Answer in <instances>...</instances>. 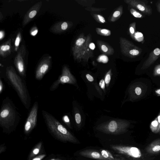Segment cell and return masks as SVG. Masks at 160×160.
<instances>
[{
    "mask_svg": "<svg viewBox=\"0 0 160 160\" xmlns=\"http://www.w3.org/2000/svg\"><path fill=\"white\" fill-rule=\"evenodd\" d=\"M154 73L156 75H160V65H158L155 67Z\"/></svg>",
    "mask_w": 160,
    "mask_h": 160,
    "instance_id": "cell-28",
    "label": "cell"
},
{
    "mask_svg": "<svg viewBox=\"0 0 160 160\" xmlns=\"http://www.w3.org/2000/svg\"><path fill=\"white\" fill-rule=\"evenodd\" d=\"M136 22H134L131 24L130 28V32L131 36L133 39H135V35L136 33Z\"/></svg>",
    "mask_w": 160,
    "mask_h": 160,
    "instance_id": "cell-23",
    "label": "cell"
},
{
    "mask_svg": "<svg viewBox=\"0 0 160 160\" xmlns=\"http://www.w3.org/2000/svg\"><path fill=\"white\" fill-rule=\"evenodd\" d=\"M156 5L157 11L160 15V1H158L156 2Z\"/></svg>",
    "mask_w": 160,
    "mask_h": 160,
    "instance_id": "cell-37",
    "label": "cell"
},
{
    "mask_svg": "<svg viewBox=\"0 0 160 160\" xmlns=\"http://www.w3.org/2000/svg\"><path fill=\"white\" fill-rule=\"evenodd\" d=\"M121 14V12L120 11H115L114 13L113 14V16L115 17H117L120 16Z\"/></svg>",
    "mask_w": 160,
    "mask_h": 160,
    "instance_id": "cell-39",
    "label": "cell"
},
{
    "mask_svg": "<svg viewBox=\"0 0 160 160\" xmlns=\"http://www.w3.org/2000/svg\"><path fill=\"white\" fill-rule=\"evenodd\" d=\"M151 128L153 132H159V123L157 121H154L152 122Z\"/></svg>",
    "mask_w": 160,
    "mask_h": 160,
    "instance_id": "cell-21",
    "label": "cell"
},
{
    "mask_svg": "<svg viewBox=\"0 0 160 160\" xmlns=\"http://www.w3.org/2000/svg\"><path fill=\"white\" fill-rule=\"evenodd\" d=\"M42 143L41 142H39L37 144V145L31 152L29 157V160H32L39 153L42 147Z\"/></svg>",
    "mask_w": 160,
    "mask_h": 160,
    "instance_id": "cell-17",
    "label": "cell"
},
{
    "mask_svg": "<svg viewBox=\"0 0 160 160\" xmlns=\"http://www.w3.org/2000/svg\"><path fill=\"white\" fill-rule=\"evenodd\" d=\"M11 39H10L2 44L0 47V55L3 58H6L11 52Z\"/></svg>",
    "mask_w": 160,
    "mask_h": 160,
    "instance_id": "cell-14",
    "label": "cell"
},
{
    "mask_svg": "<svg viewBox=\"0 0 160 160\" xmlns=\"http://www.w3.org/2000/svg\"><path fill=\"white\" fill-rule=\"evenodd\" d=\"M98 17L100 20V21L103 23H104L105 22V19L101 15H98Z\"/></svg>",
    "mask_w": 160,
    "mask_h": 160,
    "instance_id": "cell-36",
    "label": "cell"
},
{
    "mask_svg": "<svg viewBox=\"0 0 160 160\" xmlns=\"http://www.w3.org/2000/svg\"><path fill=\"white\" fill-rule=\"evenodd\" d=\"M20 119V115L13 101L6 97L3 101L0 110V126L4 131H11Z\"/></svg>",
    "mask_w": 160,
    "mask_h": 160,
    "instance_id": "cell-2",
    "label": "cell"
},
{
    "mask_svg": "<svg viewBox=\"0 0 160 160\" xmlns=\"http://www.w3.org/2000/svg\"><path fill=\"white\" fill-rule=\"evenodd\" d=\"M158 123H159V126L160 124V115L158 116Z\"/></svg>",
    "mask_w": 160,
    "mask_h": 160,
    "instance_id": "cell-44",
    "label": "cell"
},
{
    "mask_svg": "<svg viewBox=\"0 0 160 160\" xmlns=\"http://www.w3.org/2000/svg\"><path fill=\"white\" fill-rule=\"evenodd\" d=\"M52 65V57L50 56L45 57L40 61L35 71V77L38 80H42L50 70Z\"/></svg>",
    "mask_w": 160,
    "mask_h": 160,
    "instance_id": "cell-9",
    "label": "cell"
},
{
    "mask_svg": "<svg viewBox=\"0 0 160 160\" xmlns=\"http://www.w3.org/2000/svg\"><path fill=\"white\" fill-rule=\"evenodd\" d=\"M42 115L49 131L60 140L74 143H78L79 141L56 118L48 112L43 110Z\"/></svg>",
    "mask_w": 160,
    "mask_h": 160,
    "instance_id": "cell-3",
    "label": "cell"
},
{
    "mask_svg": "<svg viewBox=\"0 0 160 160\" xmlns=\"http://www.w3.org/2000/svg\"><path fill=\"white\" fill-rule=\"evenodd\" d=\"M156 93L160 95V89L157 90L156 91Z\"/></svg>",
    "mask_w": 160,
    "mask_h": 160,
    "instance_id": "cell-43",
    "label": "cell"
},
{
    "mask_svg": "<svg viewBox=\"0 0 160 160\" xmlns=\"http://www.w3.org/2000/svg\"><path fill=\"white\" fill-rule=\"evenodd\" d=\"M111 148L116 153L133 159L141 158V151L137 147L120 145H113Z\"/></svg>",
    "mask_w": 160,
    "mask_h": 160,
    "instance_id": "cell-5",
    "label": "cell"
},
{
    "mask_svg": "<svg viewBox=\"0 0 160 160\" xmlns=\"http://www.w3.org/2000/svg\"><path fill=\"white\" fill-rule=\"evenodd\" d=\"M111 77V70L107 72L105 76V85L107 87L109 85L110 82Z\"/></svg>",
    "mask_w": 160,
    "mask_h": 160,
    "instance_id": "cell-22",
    "label": "cell"
},
{
    "mask_svg": "<svg viewBox=\"0 0 160 160\" xmlns=\"http://www.w3.org/2000/svg\"><path fill=\"white\" fill-rule=\"evenodd\" d=\"M80 156L84 157L100 160H108L103 157L100 152L93 149H86L80 152Z\"/></svg>",
    "mask_w": 160,
    "mask_h": 160,
    "instance_id": "cell-13",
    "label": "cell"
},
{
    "mask_svg": "<svg viewBox=\"0 0 160 160\" xmlns=\"http://www.w3.org/2000/svg\"><path fill=\"white\" fill-rule=\"evenodd\" d=\"M127 121L121 120H113L101 124L97 129L103 133L119 135L125 133L129 126Z\"/></svg>",
    "mask_w": 160,
    "mask_h": 160,
    "instance_id": "cell-4",
    "label": "cell"
},
{
    "mask_svg": "<svg viewBox=\"0 0 160 160\" xmlns=\"http://www.w3.org/2000/svg\"><path fill=\"white\" fill-rule=\"evenodd\" d=\"M26 50L24 45L20 46L15 56L14 64L19 75L24 79L26 78V69L25 62Z\"/></svg>",
    "mask_w": 160,
    "mask_h": 160,
    "instance_id": "cell-7",
    "label": "cell"
},
{
    "mask_svg": "<svg viewBox=\"0 0 160 160\" xmlns=\"http://www.w3.org/2000/svg\"><path fill=\"white\" fill-rule=\"evenodd\" d=\"M75 119L77 125L80 124L81 121V118L80 115L79 113H76L75 115Z\"/></svg>",
    "mask_w": 160,
    "mask_h": 160,
    "instance_id": "cell-27",
    "label": "cell"
},
{
    "mask_svg": "<svg viewBox=\"0 0 160 160\" xmlns=\"http://www.w3.org/2000/svg\"><path fill=\"white\" fill-rule=\"evenodd\" d=\"M42 1L39 2L31 7L24 15L22 22V26L24 27L30 22L38 13L42 6Z\"/></svg>",
    "mask_w": 160,
    "mask_h": 160,
    "instance_id": "cell-11",
    "label": "cell"
},
{
    "mask_svg": "<svg viewBox=\"0 0 160 160\" xmlns=\"http://www.w3.org/2000/svg\"><path fill=\"white\" fill-rule=\"evenodd\" d=\"M68 24L66 22L57 23L52 26L50 31L52 32L55 34H59L67 29Z\"/></svg>",
    "mask_w": 160,
    "mask_h": 160,
    "instance_id": "cell-15",
    "label": "cell"
},
{
    "mask_svg": "<svg viewBox=\"0 0 160 160\" xmlns=\"http://www.w3.org/2000/svg\"><path fill=\"white\" fill-rule=\"evenodd\" d=\"M2 78L13 88L26 109L29 110L31 105V98L24 79L17 74L12 66L7 67Z\"/></svg>",
    "mask_w": 160,
    "mask_h": 160,
    "instance_id": "cell-1",
    "label": "cell"
},
{
    "mask_svg": "<svg viewBox=\"0 0 160 160\" xmlns=\"http://www.w3.org/2000/svg\"><path fill=\"white\" fill-rule=\"evenodd\" d=\"M50 160H62V159H51Z\"/></svg>",
    "mask_w": 160,
    "mask_h": 160,
    "instance_id": "cell-45",
    "label": "cell"
},
{
    "mask_svg": "<svg viewBox=\"0 0 160 160\" xmlns=\"http://www.w3.org/2000/svg\"><path fill=\"white\" fill-rule=\"evenodd\" d=\"M76 80L74 76L72 75L68 68L66 66L63 67L62 73L58 79L55 81L50 88V90L53 91L57 89L60 84H68L75 85Z\"/></svg>",
    "mask_w": 160,
    "mask_h": 160,
    "instance_id": "cell-6",
    "label": "cell"
},
{
    "mask_svg": "<svg viewBox=\"0 0 160 160\" xmlns=\"http://www.w3.org/2000/svg\"><path fill=\"white\" fill-rule=\"evenodd\" d=\"M46 156V154H41L40 155L34 157L32 160H42Z\"/></svg>",
    "mask_w": 160,
    "mask_h": 160,
    "instance_id": "cell-31",
    "label": "cell"
},
{
    "mask_svg": "<svg viewBox=\"0 0 160 160\" xmlns=\"http://www.w3.org/2000/svg\"><path fill=\"white\" fill-rule=\"evenodd\" d=\"M99 85L102 89L104 90H105V84L104 79H102L100 80Z\"/></svg>",
    "mask_w": 160,
    "mask_h": 160,
    "instance_id": "cell-30",
    "label": "cell"
},
{
    "mask_svg": "<svg viewBox=\"0 0 160 160\" xmlns=\"http://www.w3.org/2000/svg\"><path fill=\"white\" fill-rule=\"evenodd\" d=\"M146 1L141 0H132L127 2L142 13L145 15L150 16L152 14L153 10L151 7L148 4Z\"/></svg>",
    "mask_w": 160,
    "mask_h": 160,
    "instance_id": "cell-10",
    "label": "cell"
},
{
    "mask_svg": "<svg viewBox=\"0 0 160 160\" xmlns=\"http://www.w3.org/2000/svg\"><path fill=\"white\" fill-rule=\"evenodd\" d=\"M116 160H117V159H116Z\"/></svg>",
    "mask_w": 160,
    "mask_h": 160,
    "instance_id": "cell-46",
    "label": "cell"
},
{
    "mask_svg": "<svg viewBox=\"0 0 160 160\" xmlns=\"http://www.w3.org/2000/svg\"><path fill=\"white\" fill-rule=\"evenodd\" d=\"M135 39L139 42H141L144 39L143 35L140 32H136L135 35Z\"/></svg>",
    "mask_w": 160,
    "mask_h": 160,
    "instance_id": "cell-24",
    "label": "cell"
},
{
    "mask_svg": "<svg viewBox=\"0 0 160 160\" xmlns=\"http://www.w3.org/2000/svg\"><path fill=\"white\" fill-rule=\"evenodd\" d=\"M147 152L149 154H157L160 152V139L153 141L146 149Z\"/></svg>",
    "mask_w": 160,
    "mask_h": 160,
    "instance_id": "cell-16",
    "label": "cell"
},
{
    "mask_svg": "<svg viewBox=\"0 0 160 160\" xmlns=\"http://www.w3.org/2000/svg\"><path fill=\"white\" fill-rule=\"evenodd\" d=\"M62 120L69 127L71 128L70 121L69 118L67 115H65L62 118Z\"/></svg>",
    "mask_w": 160,
    "mask_h": 160,
    "instance_id": "cell-25",
    "label": "cell"
},
{
    "mask_svg": "<svg viewBox=\"0 0 160 160\" xmlns=\"http://www.w3.org/2000/svg\"><path fill=\"white\" fill-rule=\"evenodd\" d=\"M5 33L4 30H1L0 31V40H1L4 37Z\"/></svg>",
    "mask_w": 160,
    "mask_h": 160,
    "instance_id": "cell-35",
    "label": "cell"
},
{
    "mask_svg": "<svg viewBox=\"0 0 160 160\" xmlns=\"http://www.w3.org/2000/svg\"><path fill=\"white\" fill-rule=\"evenodd\" d=\"M109 31L106 29H103L101 30V32L105 34H106L109 33Z\"/></svg>",
    "mask_w": 160,
    "mask_h": 160,
    "instance_id": "cell-42",
    "label": "cell"
},
{
    "mask_svg": "<svg viewBox=\"0 0 160 160\" xmlns=\"http://www.w3.org/2000/svg\"><path fill=\"white\" fill-rule=\"evenodd\" d=\"M100 151L103 157L108 160H116L111 153L105 149H101Z\"/></svg>",
    "mask_w": 160,
    "mask_h": 160,
    "instance_id": "cell-18",
    "label": "cell"
},
{
    "mask_svg": "<svg viewBox=\"0 0 160 160\" xmlns=\"http://www.w3.org/2000/svg\"><path fill=\"white\" fill-rule=\"evenodd\" d=\"M131 13L133 16L137 18L142 19L145 17V15L137 11V10L131 9L130 10Z\"/></svg>",
    "mask_w": 160,
    "mask_h": 160,
    "instance_id": "cell-20",
    "label": "cell"
},
{
    "mask_svg": "<svg viewBox=\"0 0 160 160\" xmlns=\"http://www.w3.org/2000/svg\"><path fill=\"white\" fill-rule=\"evenodd\" d=\"M4 85L1 78H0V94H1L4 90Z\"/></svg>",
    "mask_w": 160,
    "mask_h": 160,
    "instance_id": "cell-32",
    "label": "cell"
},
{
    "mask_svg": "<svg viewBox=\"0 0 160 160\" xmlns=\"http://www.w3.org/2000/svg\"><path fill=\"white\" fill-rule=\"evenodd\" d=\"M86 77L88 80L90 82H92L94 81V78L91 75L89 74H87L86 75Z\"/></svg>",
    "mask_w": 160,
    "mask_h": 160,
    "instance_id": "cell-34",
    "label": "cell"
},
{
    "mask_svg": "<svg viewBox=\"0 0 160 160\" xmlns=\"http://www.w3.org/2000/svg\"><path fill=\"white\" fill-rule=\"evenodd\" d=\"M22 39V35L20 32L17 34L14 42V50L17 52L19 50V46Z\"/></svg>",
    "mask_w": 160,
    "mask_h": 160,
    "instance_id": "cell-19",
    "label": "cell"
},
{
    "mask_svg": "<svg viewBox=\"0 0 160 160\" xmlns=\"http://www.w3.org/2000/svg\"><path fill=\"white\" fill-rule=\"evenodd\" d=\"M85 40L83 38H80L77 39L76 42L77 46H80L85 42Z\"/></svg>",
    "mask_w": 160,
    "mask_h": 160,
    "instance_id": "cell-29",
    "label": "cell"
},
{
    "mask_svg": "<svg viewBox=\"0 0 160 160\" xmlns=\"http://www.w3.org/2000/svg\"><path fill=\"white\" fill-rule=\"evenodd\" d=\"M160 57V48L154 49L149 54V57L143 64L142 69L147 68L153 64Z\"/></svg>",
    "mask_w": 160,
    "mask_h": 160,
    "instance_id": "cell-12",
    "label": "cell"
},
{
    "mask_svg": "<svg viewBox=\"0 0 160 160\" xmlns=\"http://www.w3.org/2000/svg\"><path fill=\"white\" fill-rule=\"evenodd\" d=\"M101 49L103 52H106L108 51V49L107 46L105 45H103L101 46Z\"/></svg>",
    "mask_w": 160,
    "mask_h": 160,
    "instance_id": "cell-38",
    "label": "cell"
},
{
    "mask_svg": "<svg viewBox=\"0 0 160 160\" xmlns=\"http://www.w3.org/2000/svg\"><path fill=\"white\" fill-rule=\"evenodd\" d=\"M38 109V103L35 102L31 108L25 123L24 130L25 133H29L37 125Z\"/></svg>",
    "mask_w": 160,
    "mask_h": 160,
    "instance_id": "cell-8",
    "label": "cell"
},
{
    "mask_svg": "<svg viewBox=\"0 0 160 160\" xmlns=\"http://www.w3.org/2000/svg\"><path fill=\"white\" fill-rule=\"evenodd\" d=\"M38 32V29L37 27H34L30 30V34L31 35L34 37L37 34Z\"/></svg>",
    "mask_w": 160,
    "mask_h": 160,
    "instance_id": "cell-26",
    "label": "cell"
},
{
    "mask_svg": "<svg viewBox=\"0 0 160 160\" xmlns=\"http://www.w3.org/2000/svg\"><path fill=\"white\" fill-rule=\"evenodd\" d=\"M89 47L91 49L93 50L95 48V46L94 43H92L90 44Z\"/></svg>",
    "mask_w": 160,
    "mask_h": 160,
    "instance_id": "cell-41",
    "label": "cell"
},
{
    "mask_svg": "<svg viewBox=\"0 0 160 160\" xmlns=\"http://www.w3.org/2000/svg\"><path fill=\"white\" fill-rule=\"evenodd\" d=\"M6 148L4 146L1 145L0 147V154L4 152L6 150Z\"/></svg>",
    "mask_w": 160,
    "mask_h": 160,
    "instance_id": "cell-40",
    "label": "cell"
},
{
    "mask_svg": "<svg viewBox=\"0 0 160 160\" xmlns=\"http://www.w3.org/2000/svg\"><path fill=\"white\" fill-rule=\"evenodd\" d=\"M136 94L138 95H141L142 93V90L140 88L137 87L135 90Z\"/></svg>",
    "mask_w": 160,
    "mask_h": 160,
    "instance_id": "cell-33",
    "label": "cell"
}]
</instances>
